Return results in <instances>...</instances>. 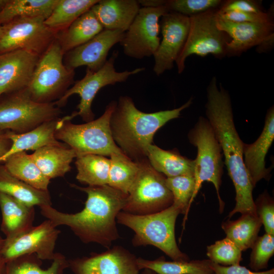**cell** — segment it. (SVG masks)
Here are the masks:
<instances>
[{"label": "cell", "instance_id": "6da1fadb", "mask_svg": "<svg viewBox=\"0 0 274 274\" xmlns=\"http://www.w3.org/2000/svg\"><path fill=\"white\" fill-rule=\"evenodd\" d=\"M207 118L221 147L224 163L235 191V205L229 219L235 213L257 216L253 197V187L244 162L243 146L235 126L231 100L228 92L213 77L207 88Z\"/></svg>", "mask_w": 274, "mask_h": 274}, {"label": "cell", "instance_id": "7a4b0ae2", "mask_svg": "<svg viewBox=\"0 0 274 274\" xmlns=\"http://www.w3.org/2000/svg\"><path fill=\"white\" fill-rule=\"evenodd\" d=\"M71 186L85 192L84 209L75 214L60 212L51 206L40 208L41 214L56 227L65 225L84 243H94L108 249L120 238L116 218L122 211L127 194L108 185L80 187Z\"/></svg>", "mask_w": 274, "mask_h": 274}, {"label": "cell", "instance_id": "3957f363", "mask_svg": "<svg viewBox=\"0 0 274 274\" xmlns=\"http://www.w3.org/2000/svg\"><path fill=\"white\" fill-rule=\"evenodd\" d=\"M192 103L191 98L178 108L145 113L136 107L130 97L120 96L110 119L113 140L131 159L138 161L146 159L157 131L168 121L178 118Z\"/></svg>", "mask_w": 274, "mask_h": 274}, {"label": "cell", "instance_id": "277c9868", "mask_svg": "<svg viewBox=\"0 0 274 274\" xmlns=\"http://www.w3.org/2000/svg\"><path fill=\"white\" fill-rule=\"evenodd\" d=\"M180 214V210L172 204L163 211L147 215L121 211L116 221L134 231L132 240L134 246H154L173 260L189 261L188 256L180 250L176 241L175 224Z\"/></svg>", "mask_w": 274, "mask_h": 274}, {"label": "cell", "instance_id": "5b68a950", "mask_svg": "<svg viewBox=\"0 0 274 274\" xmlns=\"http://www.w3.org/2000/svg\"><path fill=\"white\" fill-rule=\"evenodd\" d=\"M116 105V101H112L99 118L84 124H76L59 118L55 138L74 150L77 157L87 154L110 157L123 153L115 143L110 129V119Z\"/></svg>", "mask_w": 274, "mask_h": 274}, {"label": "cell", "instance_id": "8992f818", "mask_svg": "<svg viewBox=\"0 0 274 274\" xmlns=\"http://www.w3.org/2000/svg\"><path fill=\"white\" fill-rule=\"evenodd\" d=\"M190 144L196 147L197 156L194 160L195 188L192 201L197 195L202 184L212 183L216 189L221 213L224 202L220 195V187L223 174V162L221 147L207 118L200 116L194 127L188 133Z\"/></svg>", "mask_w": 274, "mask_h": 274}, {"label": "cell", "instance_id": "52a82bcc", "mask_svg": "<svg viewBox=\"0 0 274 274\" xmlns=\"http://www.w3.org/2000/svg\"><path fill=\"white\" fill-rule=\"evenodd\" d=\"M63 53L55 38L40 56L26 88L30 96L41 103L59 99L74 82L75 70L63 62Z\"/></svg>", "mask_w": 274, "mask_h": 274}, {"label": "cell", "instance_id": "ba28073f", "mask_svg": "<svg viewBox=\"0 0 274 274\" xmlns=\"http://www.w3.org/2000/svg\"><path fill=\"white\" fill-rule=\"evenodd\" d=\"M9 94L0 100V129L22 133L59 118L60 111L54 102H37L26 88Z\"/></svg>", "mask_w": 274, "mask_h": 274}, {"label": "cell", "instance_id": "9c48e42d", "mask_svg": "<svg viewBox=\"0 0 274 274\" xmlns=\"http://www.w3.org/2000/svg\"><path fill=\"white\" fill-rule=\"evenodd\" d=\"M138 161L139 171L122 211L147 215L160 212L172 205L173 196L166 185V178L156 170L147 158Z\"/></svg>", "mask_w": 274, "mask_h": 274}, {"label": "cell", "instance_id": "30bf717a", "mask_svg": "<svg viewBox=\"0 0 274 274\" xmlns=\"http://www.w3.org/2000/svg\"><path fill=\"white\" fill-rule=\"evenodd\" d=\"M118 55V51H114L103 66L97 71L87 68L85 76L77 81L59 99L55 101V105L58 108L62 107L66 104L71 96L78 94L80 97V102L77 107L78 111L73 112L72 115L74 118L80 116L86 122L94 120L92 104L96 94L102 88L124 82L130 76L145 70L144 67H139L131 71H116L115 62Z\"/></svg>", "mask_w": 274, "mask_h": 274}, {"label": "cell", "instance_id": "8fae6325", "mask_svg": "<svg viewBox=\"0 0 274 274\" xmlns=\"http://www.w3.org/2000/svg\"><path fill=\"white\" fill-rule=\"evenodd\" d=\"M217 9L189 17L190 27L184 46L177 59L178 72L184 70L186 58L192 55L204 57L210 54L223 57L226 55V45L230 40L217 26Z\"/></svg>", "mask_w": 274, "mask_h": 274}, {"label": "cell", "instance_id": "7c38bea8", "mask_svg": "<svg viewBox=\"0 0 274 274\" xmlns=\"http://www.w3.org/2000/svg\"><path fill=\"white\" fill-rule=\"evenodd\" d=\"M42 18H23L0 25V54L24 50L40 56L55 39L56 33Z\"/></svg>", "mask_w": 274, "mask_h": 274}, {"label": "cell", "instance_id": "4fadbf2b", "mask_svg": "<svg viewBox=\"0 0 274 274\" xmlns=\"http://www.w3.org/2000/svg\"><path fill=\"white\" fill-rule=\"evenodd\" d=\"M168 12L165 6L141 7L120 42L125 55L138 59L153 56L160 42L159 19Z\"/></svg>", "mask_w": 274, "mask_h": 274}, {"label": "cell", "instance_id": "5bb4252c", "mask_svg": "<svg viewBox=\"0 0 274 274\" xmlns=\"http://www.w3.org/2000/svg\"><path fill=\"white\" fill-rule=\"evenodd\" d=\"M60 231L47 219L15 236L5 238L0 259L6 263L20 256L35 254L41 260H51Z\"/></svg>", "mask_w": 274, "mask_h": 274}, {"label": "cell", "instance_id": "9a60e30c", "mask_svg": "<svg viewBox=\"0 0 274 274\" xmlns=\"http://www.w3.org/2000/svg\"><path fill=\"white\" fill-rule=\"evenodd\" d=\"M161 18L162 39L153 55V70L157 76L173 67L184 46L190 27L189 17L178 13L169 11Z\"/></svg>", "mask_w": 274, "mask_h": 274}, {"label": "cell", "instance_id": "2e32d148", "mask_svg": "<svg viewBox=\"0 0 274 274\" xmlns=\"http://www.w3.org/2000/svg\"><path fill=\"white\" fill-rule=\"evenodd\" d=\"M137 258L124 248L115 246L89 257L68 261L75 274H139Z\"/></svg>", "mask_w": 274, "mask_h": 274}, {"label": "cell", "instance_id": "e0dca14e", "mask_svg": "<svg viewBox=\"0 0 274 274\" xmlns=\"http://www.w3.org/2000/svg\"><path fill=\"white\" fill-rule=\"evenodd\" d=\"M120 30L103 29L85 43L66 53L65 65L74 70L81 66L97 71L107 60L110 50L121 41L124 34Z\"/></svg>", "mask_w": 274, "mask_h": 274}, {"label": "cell", "instance_id": "ac0fdd59", "mask_svg": "<svg viewBox=\"0 0 274 274\" xmlns=\"http://www.w3.org/2000/svg\"><path fill=\"white\" fill-rule=\"evenodd\" d=\"M39 57L24 50L0 54V97L27 88Z\"/></svg>", "mask_w": 274, "mask_h": 274}, {"label": "cell", "instance_id": "d6986e66", "mask_svg": "<svg viewBox=\"0 0 274 274\" xmlns=\"http://www.w3.org/2000/svg\"><path fill=\"white\" fill-rule=\"evenodd\" d=\"M218 27L230 38L226 45V55H236L255 46H259L273 36V22L238 23L225 20L217 14Z\"/></svg>", "mask_w": 274, "mask_h": 274}, {"label": "cell", "instance_id": "ffe728a7", "mask_svg": "<svg viewBox=\"0 0 274 274\" xmlns=\"http://www.w3.org/2000/svg\"><path fill=\"white\" fill-rule=\"evenodd\" d=\"M274 140L273 106L267 111L264 125L258 138L252 144L244 143V162L251 184L254 188L261 180H268L271 168L265 167V158Z\"/></svg>", "mask_w": 274, "mask_h": 274}, {"label": "cell", "instance_id": "44dd1931", "mask_svg": "<svg viewBox=\"0 0 274 274\" xmlns=\"http://www.w3.org/2000/svg\"><path fill=\"white\" fill-rule=\"evenodd\" d=\"M141 7L137 0H99L90 9L104 29L125 32Z\"/></svg>", "mask_w": 274, "mask_h": 274}, {"label": "cell", "instance_id": "7402d4cb", "mask_svg": "<svg viewBox=\"0 0 274 274\" xmlns=\"http://www.w3.org/2000/svg\"><path fill=\"white\" fill-rule=\"evenodd\" d=\"M2 213L1 229L6 238L19 234L33 226L34 207L29 206L13 197L0 192Z\"/></svg>", "mask_w": 274, "mask_h": 274}, {"label": "cell", "instance_id": "603a6c76", "mask_svg": "<svg viewBox=\"0 0 274 274\" xmlns=\"http://www.w3.org/2000/svg\"><path fill=\"white\" fill-rule=\"evenodd\" d=\"M59 119L45 122L34 129L22 133L7 130L8 137L12 144L9 151L0 159V163L17 152L36 151L47 146L66 145L57 140L55 136Z\"/></svg>", "mask_w": 274, "mask_h": 274}, {"label": "cell", "instance_id": "cb8c5ba5", "mask_svg": "<svg viewBox=\"0 0 274 274\" xmlns=\"http://www.w3.org/2000/svg\"><path fill=\"white\" fill-rule=\"evenodd\" d=\"M38 167L50 179L62 177L71 169V163L77 155L67 145L42 147L30 154Z\"/></svg>", "mask_w": 274, "mask_h": 274}, {"label": "cell", "instance_id": "d4e9b609", "mask_svg": "<svg viewBox=\"0 0 274 274\" xmlns=\"http://www.w3.org/2000/svg\"><path fill=\"white\" fill-rule=\"evenodd\" d=\"M147 158L166 178L194 176V160L182 155L177 149L165 150L152 144L148 149Z\"/></svg>", "mask_w": 274, "mask_h": 274}, {"label": "cell", "instance_id": "484cf974", "mask_svg": "<svg viewBox=\"0 0 274 274\" xmlns=\"http://www.w3.org/2000/svg\"><path fill=\"white\" fill-rule=\"evenodd\" d=\"M103 29L90 9L78 18L66 29L57 33L56 39L65 54L88 42Z\"/></svg>", "mask_w": 274, "mask_h": 274}, {"label": "cell", "instance_id": "4316f807", "mask_svg": "<svg viewBox=\"0 0 274 274\" xmlns=\"http://www.w3.org/2000/svg\"><path fill=\"white\" fill-rule=\"evenodd\" d=\"M0 192L9 195L31 207L51 206L48 191L35 188L12 175L0 163Z\"/></svg>", "mask_w": 274, "mask_h": 274}, {"label": "cell", "instance_id": "83f0119b", "mask_svg": "<svg viewBox=\"0 0 274 274\" xmlns=\"http://www.w3.org/2000/svg\"><path fill=\"white\" fill-rule=\"evenodd\" d=\"M8 171L13 176L39 190L48 191L50 179L45 176L30 154L25 151L15 153L4 162Z\"/></svg>", "mask_w": 274, "mask_h": 274}, {"label": "cell", "instance_id": "f1b7e54d", "mask_svg": "<svg viewBox=\"0 0 274 274\" xmlns=\"http://www.w3.org/2000/svg\"><path fill=\"white\" fill-rule=\"evenodd\" d=\"M209 259L170 261L160 257L154 260L137 258L140 270L147 269L156 274H214Z\"/></svg>", "mask_w": 274, "mask_h": 274}, {"label": "cell", "instance_id": "f546056e", "mask_svg": "<svg viewBox=\"0 0 274 274\" xmlns=\"http://www.w3.org/2000/svg\"><path fill=\"white\" fill-rule=\"evenodd\" d=\"M59 0H7L0 11V25L23 18L46 19Z\"/></svg>", "mask_w": 274, "mask_h": 274}, {"label": "cell", "instance_id": "4dcf8cb0", "mask_svg": "<svg viewBox=\"0 0 274 274\" xmlns=\"http://www.w3.org/2000/svg\"><path fill=\"white\" fill-rule=\"evenodd\" d=\"M257 216L243 214L234 221L228 219L222 224V228L230 239L242 251L251 248L262 226Z\"/></svg>", "mask_w": 274, "mask_h": 274}, {"label": "cell", "instance_id": "1f68e13d", "mask_svg": "<svg viewBox=\"0 0 274 274\" xmlns=\"http://www.w3.org/2000/svg\"><path fill=\"white\" fill-rule=\"evenodd\" d=\"M111 161L102 155L87 154L76 157V179L88 186L108 185Z\"/></svg>", "mask_w": 274, "mask_h": 274}, {"label": "cell", "instance_id": "d6a6232c", "mask_svg": "<svg viewBox=\"0 0 274 274\" xmlns=\"http://www.w3.org/2000/svg\"><path fill=\"white\" fill-rule=\"evenodd\" d=\"M99 0H59L45 25L56 33L66 29L74 21L89 10Z\"/></svg>", "mask_w": 274, "mask_h": 274}, {"label": "cell", "instance_id": "836d02e7", "mask_svg": "<svg viewBox=\"0 0 274 274\" xmlns=\"http://www.w3.org/2000/svg\"><path fill=\"white\" fill-rule=\"evenodd\" d=\"M41 265L42 260L36 254L24 255L7 262L5 274H63L69 266L65 257L58 253L47 269H43Z\"/></svg>", "mask_w": 274, "mask_h": 274}, {"label": "cell", "instance_id": "e575fe53", "mask_svg": "<svg viewBox=\"0 0 274 274\" xmlns=\"http://www.w3.org/2000/svg\"><path fill=\"white\" fill-rule=\"evenodd\" d=\"M111 163L108 185L127 194L138 174L140 164L123 153L110 157Z\"/></svg>", "mask_w": 274, "mask_h": 274}, {"label": "cell", "instance_id": "d590c367", "mask_svg": "<svg viewBox=\"0 0 274 274\" xmlns=\"http://www.w3.org/2000/svg\"><path fill=\"white\" fill-rule=\"evenodd\" d=\"M166 184L173 196V204L177 207L184 215V224L187 220L192 197L195 188L194 176H180L172 178H166Z\"/></svg>", "mask_w": 274, "mask_h": 274}, {"label": "cell", "instance_id": "8d00e7d4", "mask_svg": "<svg viewBox=\"0 0 274 274\" xmlns=\"http://www.w3.org/2000/svg\"><path fill=\"white\" fill-rule=\"evenodd\" d=\"M242 251L229 238L216 241L207 248V255L212 262L222 265L239 264Z\"/></svg>", "mask_w": 274, "mask_h": 274}, {"label": "cell", "instance_id": "74e56055", "mask_svg": "<svg viewBox=\"0 0 274 274\" xmlns=\"http://www.w3.org/2000/svg\"><path fill=\"white\" fill-rule=\"evenodd\" d=\"M249 266L254 271L266 268L274 254V235L265 233L258 236L253 246Z\"/></svg>", "mask_w": 274, "mask_h": 274}, {"label": "cell", "instance_id": "f35d334b", "mask_svg": "<svg viewBox=\"0 0 274 274\" xmlns=\"http://www.w3.org/2000/svg\"><path fill=\"white\" fill-rule=\"evenodd\" d=\"M222 3L220 0H168L164 6L169 12L190 17L217 9Z\"/></svg>", "mask_w": 274, "mask_h": 274}, {"label": "cell", "instance_id": "ab89813d", "mask_svg": "<svg viewBox=\"0 0 274 274\" xmlns=\"http://www.w3.org/2000/svg\"><path fill=\"white\" fill-rule=\"evenodd\" d=\"M257 217L264 225L266 233L274 235V202L269 194L264 192L255 202Z\"/></svg>", "mask_w": 274, "mask_h": 274}, {"label": "cell", "instance_id": "60d3db41", "mask_svg": "<svg viewBox=\"0 0 274 274\" xmlns=\"http://www.w3.org/2000/svg\"><path fill=\"white\" fill-rule=\"evenodd\" d=\"M217 14L221 18L234 22L238 23H265L272 21L271 15L264 12L260 13L227 11L220 12Z\"/></svg>", "mask_w": 274, "mask_h": 274}, {"label": "cell", "instance_id": "b9f144b4", "mask_svg": "<svg viewBox=\"0 0 274 274\" xmlns=\"http://www.w3.org/2000/svg\"><path fill=\"white\" fill-rule=\"evenodd\" d=\"M232 11L254 13H260L263 12L257 2L251 0L228 1L223 4L218 9L220 12Z\"/></svg>", "mask_w": 274, "mask_h": 274}, {"label": "cell", "instance_id": "7bdbcfd3", "mask_svg": "<svg viewBox=\"0 0 274 274\" xmlns=\"http://www.w3.org/2000/svg\"><path fill=\"white\" fill-rule=\"evenodd\" d=\"M214 274H274V268L263 271H253L245 266L238 265L222 266L211 262Z\"/></svg>", "mask_w": 274, "mask_h": 274}, {"label": "cell", "instance_id": "ee69618b", "mask_svg": "<svg viewBox=\"0 0 274 274\" xmlns=\"http://www.w3.org/2000/svg\"><path fill=\"white\" fill-rule=\"evenodd\" d=\"M12 144L8 137L7 130L0 129V159L9 151Z\"/></svg>", "mask_w": 274, "mask_h": 274}, {"label": "cell", "instance_id": "f6af8a7d", "mask_svg": "<svg viewBox=\"0 0 274 274\" xmlns=\"http://www.w3.org/2000/svg\"><path fill=\"white\" fill-rule=\"evenodd\" d=\"M165 0H139L142 7H158L164 6Z\"/></svg>", "mask_w": 274, "mask_h": 274}, {"label": "cell", "instance_id": "bcb514c9", "mask_svg": "<svg viewBox=\"0 0 274 274\" xmlns=\"http://www.w3.org/2000/svg\"><path fill=\"white\" fill-rule=\"evenodd\" d=\"M6 263L0 260V274H5L6 271Z\"/></svg>", "mask_w": 274, "mask_h": 274}, {"label": "cell", "instance_id": "7dc6e473", "mask_svg": "<svg viewBox=\"0 0 274 274\" xmlns=\"http://www.w3.org/2000/svg\"><path fill=\"white\" fill-rule=\"evenodd\" d=\"M5 238H3L0 234V255L5 244Z\"/></svg>", "mask_w": 274, "mask_h": 274}, {"label": "cell", "instance_id": "c3c4849f", "mask_svg": "<svg viewBox=\"0 0 274 274\" xmlns=\"http://www.w3.org/2000/svg\"><path fill=\"white\" fill-rule=\"evenodd\" d=\"M142 274H156V273L151 270L145 269Z\"/></svg>", "mask_w": 274, "mask_h": 274}, {"label": "cell", "instance_id": "681fc988", "mask_svg": "<svg viewBox=\"0 0 274 274\" xmlns=\"http://www.w3.org/2000/svg\"><path fill=\"white\" fill-rule=\"evenodd\" d=\"M7 0H0V11L5 6Z\"/></svg>", "mask_w": 274, "mask_h": 274}]
</instances>
